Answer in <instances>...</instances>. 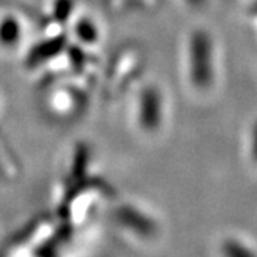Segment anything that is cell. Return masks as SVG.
Segmentation results:
<instances>
[{"mask_svg": "<svg viewBox=\"0 0 257 257\" xmlns=\"http://www.w3.org/2000/svg\"><path fill=\"white\" fill-rule=\"evenodd\" d=\"M251 152L253 157L257 160V124L253 128V138H251Z\"/></svg>", "mask_w": 257, "mask_h": 257, "instance_id": "obj_1", "label": "cell"}]
</instances>
